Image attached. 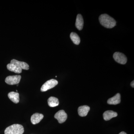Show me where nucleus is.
I'll list each match as a JSON object with an SVG mask.
<instances>
[{"label": "nucleus", "mask_w": 134, "mask_h": 134, "mask_svg": "<svg viewBox=\"0 0 134 134\" xmlns=\"http://www.w3.org/2000/svg\"><path fill=\"white\" fill-rule=\"evenodd\" d=\"M58 82L57 80L51 79L48 80L43 85L41 88V92H45L48 90L53 88L58 84Z\"/></svg>", "instance_id": "nucleus-3"}, {"label": "nucleus", "mask_w": 134, "mask_h": 134, "mask_svg": "<svg viewBox=\"0 0 134 134\" xmlns=\"http://www.w3.org/2000/svg\"><path fill=\"white\" fill-rule=\"evenodd\" d=\"M99 19L100 24L105 28L111 29L116 25L115 19L107 14L100 15Z\"/></svg>", "instance_id": "nucleus-1"}, {"label": "nucleus", "mask_w": 134, "mask_h": 134, "mask_svg": "<svg viewBox=\"0 0 134 134\" xmlns=\"http://www.w3.org/2000/svg\"><path fill=\"white\" fill-rule=\"evenodd\" d=\"M118 114L115 112L111 110L106 111L103 114V117L104 120L105 121L109 120L113 117H117Z\"/></svg>", "instance_id": "nucleus-11"}, {"label": "nucleus", "mask_w": 134, "mask_h": 134, "mask_svg": "<svg viewBox=\"0 0 134 134\" xmlns=\"http://www.w3.org/2000/svg\"><path fill=\"white\" fill-rule=\"evenodd\" d=\"M113 58L116 62L122 65H125L127 62V58L122 53L116 52L114 54Z\"/></svg>", "instance_id": "nucleus-5"}, {"label": "nucleus", "mask_w": 134, "mask_h": 134, "mask_svg": "<svg viewBox=\"0 0 134 134\" xmlns=\"http://www.w3.org/2000/svg\"><path fill=\"white\" fill-rule=\"evenodd\" d=\"M7 68L9 71L16 73L20 74L22 72V69L14 64L9 63L7 65Z\"/></svg>", "instance_id": "nucleus-14"}, {"label": "nucleus", "mask_w": 134, "mask_h": 134, "mask_svg": "<svg viewBox=\"0 0 134 134\" xmlns=\"http://www.w3.org/2000/svg\"><path fill=\"white\" fill-rule=\"evenodd\" d=\"M121 102V96L119 93H117L115 96L108 99L107 103L110 105H117Z\"/></svg>", "instance_id": "nucleus-9"}, {"label": "nucleus", "mask_w": 134, "mask_h": 134, "mask_svg": "<svg viewBox=\"0 0 134 134\" xmlns=\"http://www.w3.org/2000/svg\"><path fill=\"white\" fill-rule=\"evenodd\" d=\"M119 134H127L126 133H125V132H120V133Z\"/></svg>", "instance_id": "nucleus-18"}, {"label": "nucleus", "mask_w": 134, "mask_h": 134, "mask_svg": "<svg viewBox=\"0 0 134 134\" xmlns=\"http://www.w3.org/2000/svg\"><path fill=\"white\" fill-rule=\"evenodd\" d=\"M44 115L42 114L36 113L32 115L31 118V121L33 125H36L43 119Z\"/></svg>", "instance_id": "nucleus-7"}, {"label": "nucleus", "mask_w": 134, "mask_h": 134, "mask_svg": "<svg viewBox=\"0 0 134 134\" xmlns=\"http://www.w3.org/2000/svg\"><path fill=\"white\" fill-rule=\"evenodd\" d=\"M24 128L22 125L14 124L8 127L5 130V134H23Z\"/></svg>", "instance_id": "nucleus-2"}, {"label": "nucleus", "mask_w": 134, "mask_h": 134, "mask_svg": "<svg viewBox=\"0 0 134 134\" xmlns=\"http://www.w3.org/2000/svg\"><path fill=\"white\" fill-rule=\"evenodd\" d=\"M54 118L58 120L59 123H63L67 120L68 115L63 110H61L55 114Z\"/></svg>", "instance_id": "nucleus-6"}, {"label": "nucleus", "mask_w": 134, "mask_h": 134, "mask_svg": "<svg viewBox=\"0 0 134 134\" xmlns=\"http://www.w3.org/2000/svg\"><path fill=\"white\" fill-rule=\"evenodd\" d=\"M21 75L9 76L7 77L5 79V82L8 84L10 85L18 84L21 80Z\"/></svg>", "instance_id": "nucleus-4"}, {"label": "nucleus", "mask_w": 134, "mask_h": 134, "mask_svg": "<svg viewBox=\"0 0 134 134\" xmlns=\"http://www.w3.org/2000/svg\"><path fill=\"white\" fill-rule=\"evenodd\" d=\"M48 104L50 107H55L59 105V99L54 97H51L48 99Z\"/></svg>", "instance_id": "nucleus-15"}, {"label": "nucleus", "mask_w": 134, "mask_h": 134, "mask_svg": "<svg viewBox=\"0 0 134 134\" xmlns=\"http://www.w3.org/2000/svg\"><path fill=\"white\" fill-rule=\"evenodd\" d=\"M70 38L73 43L76 45L79 44L80 43V38L79 36L75 32H71Z\"/></svg>", "instance_id": "nucleus-16"}, {"label": "nucleus", "mask_w": 134, "mask_h": 134, "mask_svg": "<svg viewBox=\"0 0 134 134\" xmlns=\"http://www.w3.org/2000/svg\"><path fill=\"white\" fill-rule=\"evenodd\" d=\"M10 63L17 66L18 67L21 68L22 69L28 70L29 69V65L25 62L19 61L15 59H12L10 61Z\"/></svg>", "instance_id": "nucleus-8"}, {"label": "nucleus", "mask_w": 134, "mask_h": 134, "mask_svg": "<svg viewBox=\"0 0 134 134\" xmlns=\"http://www.w3.org/2000/svg\"><path fill=\"white\" fill-rule=\"evenodd\" d=\"M131 85L132 87L134 88V81H133L131 83Z\"/></svg>", "instance_id": "nucleus-17"}, {"label": "nucleus", "mask_w": 134, "mask_h": 134, "mask_svg": "<svg viewBox=\"0 0 134 134\" xmlns=\"http://www.w3.org/2000/svg\"><path fill=\"white\" fill-rule=\"evenodd\" d=\"M90 110V107L88 106H81L78 108V114L81 117H85L88 114Z\"/></svg>", "instance_id": "nucleus-10"}, {"label": "nucleus", "mask_w": 134, "mask_h": 134, "mask_svg": "<svg viewBox=\"0 0 134 134\" xmlns=\"http://www.w3.org/2000/svg\"><path fill=\"white\" fill-rule=\"evenodd\" d=\"M8 97L11 101L15 104H18L19 101V93L14 92H11L8 94Z\"/></svg>", "instance_id": "nucleus-12"}, {"label": "nucleus", "mask_w": 134, "mask_h": 134, "mask_svg": "<svg viewBox=\"0 0 134 134\" xmlns=\"http://www.w3.org/2000/svg\"><path fill=\"white\" fill-rule=\"evenodd\" d=\"M83 19L81 14H78L77 16L76 21V26L79 30H81L83 26Z\"/></svg>", "instance_id": "nucleus-13"}]
</instances>
